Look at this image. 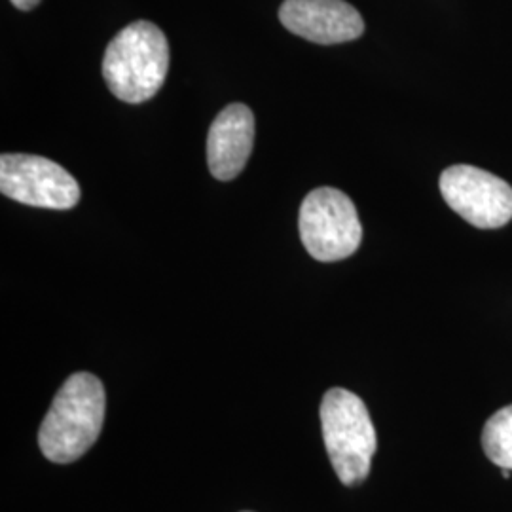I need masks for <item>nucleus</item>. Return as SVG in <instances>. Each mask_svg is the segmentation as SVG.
<instances>
[{"label":"nucleus","instance_id":"obj_1","mask_svg":"<svg viewBox=\"0 0 512 512\" xmlns=\"http://www.w3.org/2000/svg\"><path fill=\"white\" fill-rule=\"evenodd\" d=\"M105 387L90 372H76L55 395L38 431V444L54 463L82 458L99 437L105 421Z\"/></svg>","mask_w":512,"mask_h":512},{"label":"nucleus","instance_id":"obj_2","mask_svg":"<svg viewBox=\"0 0 512 512\" xmlns=\"http://www.w3.org/2000/svg\"><path fill=\"white\" fill-rule=\"evenodd\" d=\"M169 71V44L160 27L135 21L110 40L103 57V78L114 97L139 105L164 86Z\"/></svg>","mask_w":512,"mask_h":512},{"label":"nucleus","instance_id":"obj_3","mask_svg":"<svg viewBox=\"0 0 512 512\" xmlns=\"http://www.w3.org/2000/svg\"><path fill=\"white\" fill-rule=\"evenodd\" d=\"M323 439L332 467L346 486L365 482L376 454V429L361 397L332 387L321 403Z\"/></svg>","mask_w":512,"mask_h":512},{"label":"nucleus","instance_id":"obj_4","mask_svg":"<svg viewBox=\"0 0 512 512\" xmlns=\"http://www.w3.org/2000/svg\"><path fill=\"white\" fill-rule=\"evenodd\" d=\"M300 239L315 260L336 262L353 255L363 239L357 209L342 190L321 186L302 202Z\"/></svg>","mask_w":512,"mask_h":512},{"label":"nucleus","instance_id":"obj_5","mask_svg":"<svg viewBox=\"0 0 512 512\" xmlns=\"http://www.w3.org/2000/svg\"><path fill=\"white\" fill-rule=\"evenodd\" d=\"M0 192L14 202L42 209H73L80 202V184L48 158L33 154H2Z\"/></svg>","mask_w":512,"mask_h":512},{"label":"nucleus","instance_id":"obj_6","mask_svg":"<svg viewBox=\"0 0 512 512\" xmlns=\"http://www.w3.org/2000/svg\"><path fill=\"white\" fill-rule=\"evenodd\" d=\"M440 194L461 219L494 230L512 219V186L473 165H452L440 175Z\"/></svg>","mask_w":512,"mask_h":512},{"label":"nucleus","instance_id":"obj_7","mask_svg":"<svg viewBox=\"0 0 512 512\" xmlns=\"http://www.w3.org/2000/svg\"><path fill=\"white\" fill-rule=\"evenodd\" d=\"M279 19L296 37L315 44H342L365 33L361 14L344 0H285Z\"/></svg>","mask_w":512,"mask_h":512},{"label":"nucleus","instance_id":"obj_8","mask_svg":"<svg viewBox=\"0 0 512 512\" xmlns=\"http://www.w3.org/2000/svg\"><path fill=\"white\" fill-rule=\"evenodd\" d=\"M255 141V114L243 103L228 105L211 124L207 164L219 181L236 179L247 164Z\"/></svg>","mask_w":512,"mask_h":512},{"label":"nucleus","instance_id":"obj_9","mask_svg":"<svg viewBox=\"0 0 512 512\" xmlns=\"http://www.w3.org/2000/svg\"><path fill=\"white\" fill-rule=\"evenodd\" d=\"M486 456L501 469L512 471V404L497 410L482 431Z\"/></svg>","mask_w":512,"mask_h":512},{"label":"nucleus","instance_id":"obj_10","mask_svg":"<svg viewBox=\"0 0 512 512\" xmlns=\"http://www.w3.org/2000/svg\"><path fill=\"white\" fill-rule=\"evenodd\" d=\"M18 10H23V12H27V10H33L35 6L40 4V0H10Z\"/></svg>","mask_w":512,"mask_h":512},{"label":"nucleus","instance_id":"obj_11","mask_svg":"<svg viewBox=\"0 0 512 512\" xmlns=\"http://www.w3.org/2000/svg\"><path fill=\"white\" fill-rule=\"evenodd\" d=\"M501 476H503V478H509V476H511V469H501Z\"/></svg>","mask_w":512,"mask_h":512}]
</instances>
